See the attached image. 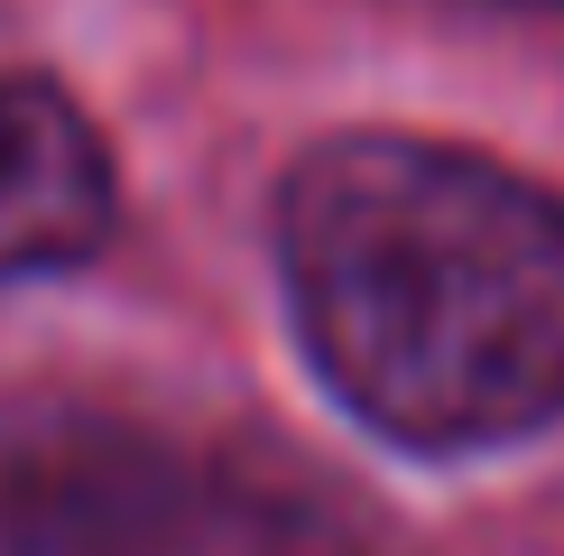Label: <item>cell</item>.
Segmentation results:
<instances>
[{"label": "cell", "mask_w": 564, "mask_h": 556, "mask_svg": "<svg viewBox=\"0 0 564 556\" xmlns=\"http://www.w3.org/2000/svg\"><path fill=\"white\" fill-rule=\"evenodd\" d=\"M278 269L334 399L416 455L564 417V195L454 139L351 130L278 185Z\"/></svg>", "instance_id": "cell-1"}, {"label": "cell", "mask_w": 564, "mask_h": 556, "mask_svg": "<svg viewBox=\"0 0 564 556\" xmlns=\"http://www.w3.org/2000/svg\"><path fill=\"white\" fill-rule=\"evenodd\" d=\"M204 482L158 427L84 399L0 408V556H185Z\"/></svg>", "instance_id": "cell-2"}, {"label": "cell", "mask_w": 564, "mask_h": 556, "mask_svg": "<svg viewBox=\"0 0 564 556\" xmlns=\"http://www.w3.org/2000/svg\"><path fill=\"white\" fill-rule=\"evenodd\" d=\"M111 232V149L37 75H0V278L65 269Z\"/></svg>", "instance_id": "cell-3"}, {"label": "cell", "mask_w": 564, "mask_h": 556, "mask_svg": "<svg viewBox=\"0 0 564 556\" xmlns=\"http://www.w3.org/2000/svg\"><path fill=\"white\" fill-rule=\"evenodd\" d=\"M231 538L241 556H398L380 538V520H361L351 501H334L305 473H269L231 501Z\"/></svg>", "instance_id": "cell-4"}]
</instances>
